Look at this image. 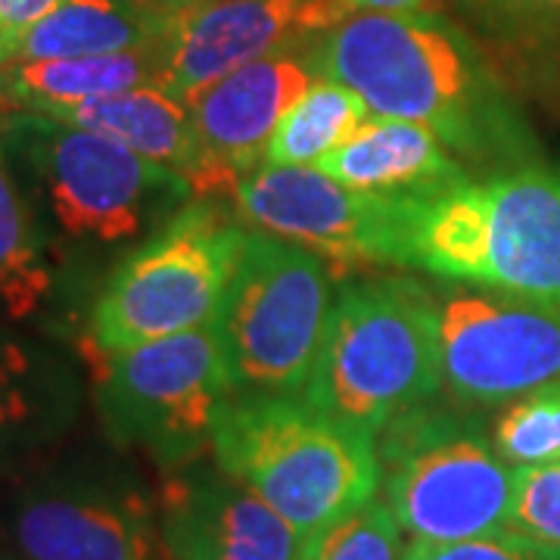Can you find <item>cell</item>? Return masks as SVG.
<instances>
[{"label": "cell", "instance_id": "8", "mask_svg": "<svg viewBox=\"0 0 560 560\" xmlns=\"http://www.w3.org/2000/svg\"><path fill=\"white\" fill-rule=\"evenodd\" d=\"M7 138L38 178L54 221L69 241L113 246L168 221L190 194L175 168L143 160L119 140L25 113L7 121Z\"/></svg>", "mask_w": 560, "mask_h": 560}, {"label": "cell", "instance_id": "3", "mask_svg": "<svg viewBox=\"0 0 560 560\" xmlns=\"http://www.w3.org/2000/svg\"><path fill=\"white\" fill-rule=\"evenodd\" d=\"M212 458L302 536L377 499V436L296 396H231L215 418Z\"/></svg>", "mask_w": 560, "mask_h": 560}, {"label": "cell", "instance_id": "24", "mask_svg": "<svg viewBox=\"0 0 560 560\" xmlns=\"http://www.w3.org/2000/svg\"><path fill=\"white\" fill-rule=\"evenodd\" d=\"M401 526L389 504L371 499L308 539L305 560H405Z\"/></svg>", "mask_w": 560, "mask_h": 560}, {"label": "cell", "instance_id": "12", "mask_svg": "<svg viewBox=\"0 0 560 560\" xmlns=\"http://www.w3.org/2000/svg\"><path fill=\"white\" fill-rule=\"evenodd\" d=\"M349 13L346 0H202L165 13L156 88L190 106L209 84L249 62L296 54Z\"/></svg>", "mask_w": 560, "mask_h": 560}, {"label": "cell", "instance_id": "19", "mask_svg": "<svg viewBox=\"0 0 560 560\" xmlns=\"http://www.w3.org/2000/svg\"><path fill=\"white\" fill-rule=\"evenodd\" d=\"M160 84V47L147 44L121 54L69 57V60L7 62L0 66V91L25 113H47L57 106L121 94Z\"/></svg>", "mask_w": 560, "mask_h": 560}, {"label": "cell", "instance_id": "23", "mask_svg": "<svg viewBox=\"0 0 560 560\" xmlns=\"http://www.w3.org/2000/svg\"><path fill=\"white\" fill-rule=\"evenodd\" d=\"M492 445L514 470L560 464V383L511 401L495 420Z\"/></svg>", "mask_w": 560, "mask_h": 560}, {"label": "cell", "instance_id": "15", "mask_svg": "<svg viewBox=\"0 0 560 560\" xmlns=\"http://www.w3.org/2000/svg\"><path fill=\"white\" fill-rule=\"evenodd\" d=\"M315 79L312 54L302 57L296 50L249 62L190 101L197 165L187 180L194 194L234 190L249 172L261 168L278 125Z\"/></svg>", "mask_w": 560, "mask_h": 560}, {"label": "cell", "instance_id": "1", "mask_svg": "<svg viewBox=\"0 0 560 560\" xmlns=\"http://www.w3.org/2000/svg\"><path fill=\"white\" fill-rule=\"evenodd\" d=\"M315 72L355 91L374 119L411 121L460 162L517 156L523 128L474 40L436 13H349L312 47Z\"/></svg>", "mask_w": 560, "mask_h": 560}, {"label": "cell", "instance_id": "11", "mask_svg": "<svg viewBox=\"0 0 560 560\" xmlns=\"http://www.w3.org/2000/svg\"><path fill=\"white\" fill-rule=\"evenodd\" d=\"M442 377L467 405H501L560 383V305L504 293L440 300Z\"/></svg>", "mask_w": 560, "mask_h": 560}, {"label": "cell", "instance_id": "30", "mask_svg": "<svg viewBox=\"0 0 560 560\" xmlns=\"http://www.w3.org/2000/svg\"><path fill=\"white\" fill-rule=\"evenodd\" d=\"M147 7L160 10V13H175V10H184V7H194V3H202V0H143Z\"/></svg>", "mask_w": 560, "mask_h": 560}, {"label": "cell", "instance_id": "21", "mask_svg": "<svg viewBox=\"0 0 560 560\" xmlns=\"http://www.w3.org/2000/svg\"><path fill=\"white\" fill-rule=\"evenodd\" d=\"M371 119L355 91L318 75L278 125L265 165H318Z\"/></svg>", "mask_w": 560, "mask_h": 560}, {"label": "cell", "instance_id": "10", "mask_svg": "<svg viewBox=\"0 0 560 560\" xmlns=\"http://www.w3.org/2000/svg\"><path fill=\"white\" fill-rule=\"evenodd\" d=\"M246 221L337 261L411 268L418 200L355 190L315 165H261L234 187Z\"/></svg>", "mask_w": 560, "mask_h": 560}, {"label": "cell", "instance_id": "26", "mask_svg": "<svg viewBox=\"0 0 560 560\" xmlns=\"http://www.w3.org/2000/svg\"><path fill=\"white\" fill-rule=\"evenodd\" d=\"M405 560H560V548L514 529H501L480 539L415 541Z\"/></svg>", "mask_w": 560, "mask_h": 560}, {"label": "cell", "instance_id": "17", "mask_svg": "<svg viewBox=\"0 0 560 560\" xmlns=\"http://www.w3.org/2000/svg\"><path fill=\"white\" fill-rule=\"evenodd\" d=\"M75 411L79 393L60 361L0 334V474L60 440Z\"/></svg>", "mask_w": 560, "mask_h": 560}, {"label": "cell", "instance_id": "28", "mask_svg": "<svg viewBox=\"0 0 560 560\" xmlns=\"http://www.w3.org/2000/svg\"><path fill=\"white\" fill-rule=\"evenodd\" d=\"M495 16H536V13H560V0H474Z\"/></svg>", "mask_w": 560, "mask_h": 560}, {"label": "cell", "instance_id": "7", "mask_svg": "<svg viewBox=\"0 0 560 560\" xmlns=\"http://www.w3.org/2000/svg\"><path fill=\"white\" fill-rule=\"evenodd\" d=\"M381 486L415 541H464L511 529L514 467L477 427L420 405L377 433Z\"/></svg>", "mask_w": 560, "mask_h": 560}, {"label": "cell", "instance_id": "18", "mask_svg": "<svg viewBox=\"0 0 560 560\" xmlns=\"http://www.w3.org/2000/svg\"><path fill=\"white\" fill-rule=\"evenodd\" d=\"M38 116L119 140L143 160L175 168L184 178H190L197 165V138L187 103H180L156 84L69 103Z\"/></svg>", "mask_w": 560, "mask_h": 560}, {"label": "cell", "instance_id": "2", "mask_svg": "<svg viewBox=\"0 0 560 560\" xmlns=\"http://www.w3.org/2000/svg\"><path fill=\"white\" fill-rule=\"evenodd\" d=\"M442 377L440 300L405 278L346 280L334 293L318 361L300 399L377 436L436 399Z\"/></svg>", "mask_w": 560, "mask_h": 560}, {"label": "cell", "instance_id": "22", "mask_svg": "<svg viewBox=\"0 0 560 560\" xmlns=\"http://www.w3.org/2000/svg\"><path fill=\"white\" fill-rule=\"evenodd\" d=\"M50 287L54 271L38 221L0 150V305L13 318H28L47 300Z\"/></svg>", "mask_w": 560, "mask_h": 560}, {"label": "cell", "instance_id": "9", "mask_svg": "<svg viewBox=\"0 0 560 560\" xmlns=\"http://www.w3.org/2000/svg\"><path fill=\"white\" fill-rule=\"evenodd\" d=\"M97 408L109 440L172 470L212 448V430L234 396L215 324L101 355Z\"/></svg>", "mask_w": 560, "mask_h": 560}, {"label": "cell", "instance_id": "25", "mask_svg": "<svg viewBox=\"0 0 560 560\" xmlns=\"http://www.w3.org/2000/svg\"><path fill=\"white\" fill-rule=\"evenodd\" d=\"M511 529L560 548V464L514 470Z\"/></svg>", "mask_w": 560, "mask_h": 560}, {"label": "cell", "instance_id": "27", "mask_svg": "<svg viewBox=\"0 0 560 560\" xmlns=\"http://www.w3.org/2000/svg\"><path fill=\"white\" fill-rule=\"evenodd\" d=\"M60 3H66V0H0V35L7 38L10 50L16 54L22 35L35 22L50 16Z\"/></svg>", "mask_w": 560, "mask_h": 560}, {"label": "cell", "instance_id": "13", "mask_svg": "<svg viewBox=\"0 0 560 560\" xmlns=\"http://www.w3.org/2000/svg\"><path fill=\"white\" fill-rule=\"evenodd\" d=\"M156 533L168 560H305L308 548V536L215 458L168 470Z\"/></svg>", "mask_w": 560, "mask_h": 560}, {"label": "cell", "instance_id": "16", "mask_svg": "<svg viewBox=\"0 0 560 560\" xmlns=\"http://www.w3.org/2000/svg\"><path fill=\"white\" fill-rule=\"evenodd\" d=\"M315 168L355 190L396 200H433L470 180L458 156L433 131L374 116Z\"/></svg>", "mask_w": 560, "mask_h": 560}, {"label": "cell", "instance_id": "31", "mask_svg": "<svg viewBox=\"0 0 560 560\" xmlns=\"http://www.w3.org/2000/svg\"><path fill=\"white\" fill-rule=\"evenodd\" d=\"M13 60V50H10V44H7V38L0 35V66H7V62Z\"/></svg>", "mask_w": 560, "mask_h": 560}, {"label": "cell", "instance_id": "4", "mask_svg": "<svg viewBox=\"0 0 560 560\" xmlns=\"http://www.w3.org/2000/svg\"><path fill=\"white\" fill-rule=\"evenodd\" d=\"M411 268L560 305V162L504 168L418 200Z\"/></svg>", "mask_w": 560, "mask_h": 560}, {"label": "cell", "instance_id": "29", "mask_svg": "<svg viewBox=\"0 0 560 560\" xmlns=\"http://www.w3.org/2000/svg\"><path fill=\"white\" fill-rule=\"evenodd\" d=\"M430 0H346L352 13H418Z\"/></svg>", "mask_w": 560, "mask_h": 560}, {"label": "cell", "instance_id": "6", "mask_svg": "<svg viewBox=\"0 0 560 560\" xmlns=\"http://www.w3.org/2000/svg\"><path fill=\"white\" fill-rule=\"evenodd\" d=\"M334 283L324 261L275 234L246 231L215 334L234 396H296L318 361Z\"/></svg>", "mask_w": 560, "mask_h": 560}, {"label": "cell", "instance_id": "20", "mask_svg": "<svg viewBox=\"0 0 560 560\" xmlns=\"http://www.w3.org/2000/svg\"><path fill=\"white\" fill-rule=\"evenodd\" d=\"M165 13L143 0H66L35 22L10 62L101 57L156 44Z\"/></svg>", "mask_w": 560, "mask_h": 560}, {"label": "cell", "instance_id": "5", "mask_svg": "<svg viewBox=\"0 0 560 560\" xmlns=\"http://www.w3.org/2000/svg\"><path fill=\"white\" fill-rule=\"evenodd\" d=\"M243 231L215 202H190L131 249L94 300L97 359L197 330L219 318L241 261Z\"/></svg>", "mask_w": 560, "mask_h": 560}, {"label": "cell", "instance_id": "14", "mask_svg": "<svg viewBox=\"0 0 560 560\" xmlns=\"http://www.w3.org/2000/svg\"><path fill=\"white\" fill-rule=\"evenodd\" d=\"M156 539L150 501L106 474L47 477L13 511L22 560H156Z\"/></svg>", "mask_w": 560, "mask_h": 560}]
</instances>
